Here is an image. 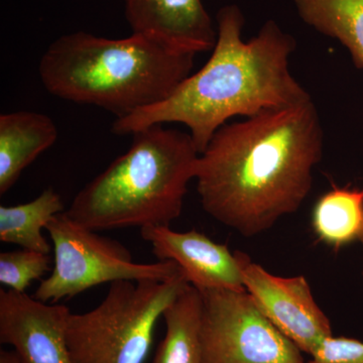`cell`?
Wrapping results in <instances>:
<instances>
[{
    "label": "cell",
    "instance_id": "obj_20",
    "mask_svg": "<svg viewBox=\"0 0 363 363\" xmlns=\"http://www.w3.org/2000/svg\"><path fill=\"white\" fill-rule=\"evenodd\" d=\"M360 242H362V247H363V235L362 236V238H360ZM362 276H363V272H362Z\"/></svg>",
    "mask_w": 363,
    "mask_h": 363
},
{
    "label": "cell",
    "instance_id": "obj_11",
    "mask_svg": "<svg viewBox=\"0 0 363 363\" xmlns=\"http://www.w3.org/2000/svg\"><path fill=\"white\" fill-rule=\"evenodd\" d=\"M133 33L152 35L183 51L213 50L217 30L201 0H124Z\"/></svg>",
    "mask_w": 363,
    "mask_h": 363
},
{
    "label": "cell",
    "instance_id": "obj_4",
    "mask_svg": "<svg viewBox=\"0 0 363 363\" xmlns=\"http://www.w3.org/2000/svg\"><path fill=\"white\" fill-rule=\"evenodd\" d=\"M88 183L65 213L94 231L169 226L180 217L200 152L190 133L156 124Z\"/></svg>",
    "mask_w": 363,
    "mask_h": 363
},
{
    "label": "cell",
    "instance_id": "obj_12",
    "mask_svg": "<svg viewBox=\"0 0 363 363\" xmlns=\"http://www.w3.org/2000/svg\"><path fill=\"white\" fill-rule=\"evenodd\" d=\"M58 138L52 118L33 111L0 116V195L6 194L23 169Z\"/></svg>",
    "mask_w": 363,
    "mask_h": 363
},
{
    "label": "cell",
    "instance_id": "obj_9",
    "mask_svg": "<svg viewBox=\"0 0 363 363\" xmlns=\"http://www.w3.org/2000/svg\"><path fill=\"white\" fill-rule=\"evenodd\" d=\"M71 311L16 291L0 290V342L23 363H72L67 344Z\"/></svg>",
    "mask_w": 363,
    "mask_h": 363
},
{
    "label": "cell",
    "instance_id": "obj_14",
    "mask_svg": "<svg viewBox=\"0 0 363 363\" xmlns=\"http://www.w3.org/2000/svg\"><path fill=\"white\" fill-rule=\"evenodd\" d=\"M312 228L318 240L339 250L363 235V189L337 187L317 200Z\"/></svg>",
    "mask_w": 363,
    "mask_h": 363
},
{
    "label": "cell",
    "instance_id": "obj_3",
    "mask_svg": "<svg viewBox=\"0 0 363 363\" xmlns=\"http://www.w3.org/2000/svg\"><path fill=\"white\" fill-rule=\"evenodd\" d=\"M195 56L152 35L114 40L77 32L50 45L39 73L54 96L119 119L171 96L192 74Z\"/></svg>",
    "mask_w": 363,
    "mask_h": 363
},
{
    "label": "cell",
    "instance_id": "obj_17",
    "mask_svg": "<svg viewBox=\"0 0 363 363\" xmlns=\"http://www.w3.org/2000/svg\"><path fill=\"white\" fill-rule=\"evenodd\" d=\"M49 255L21 248L0 253V283L9 290L26 293L33 281L51 271Z\"/></svg>",
    "mask_w": 363,
    "mask_h": 363
},
{
    "label": "cell",
    "instance_id": "obj_7",
    "mask_svg": "<svg viewBox=\"0 0 363 363\" xmlns=\"http://www.w3.org/2000/svg\"><path fill=\"white\" fill-rule=\"evenodd\" d=\"M200 292L203 363H305L302 351L264 316L247 290Z\"/></svg>",
    "mask_w": 363,
    "mask_h": 363
},
{
    "label": "cell",
    "instance_id": "obj_5",
    "mask_svg": "<svg viewBox=\"0 0 363 363\" xmlns=\"http://www.w3.org/2000/svg\"><path fill=\"white\" fill-rule=\"evenodd\" d=\"M182 272L166 281H116L94 309L70 314L72 363H145L164 310L189 285Z\"/></svg>",
    "mask_w": 363,
    "mask_h": 363
},
{
    "label": "cell",
    "instance_id": "obj_8",
    "mask_svg": "<svg viewBox=\"0 0 363 363\" xmlns=\"http://www.w3.org/2000/svg\"><path fill=\"white\" fill-rule=\"evenodd\" d=\"M245 290L260 311L286 338L310 357L325 338L333 335L329 318L318 306L304 276H274L236 250Z\"/></svg>",
    "mask_w": 363,
    "mask_h": 363
},
{
    "label": "cell",
    "instance_id": "obj_19",
    "mask_svg": "<svg viewBox=\"0 0 363 363\" xmlns=\"http://www.w3.org/2000/svg\"><path fill=\"white\" fill-rule=\"evenodd\" d=\"M0 363H23L16 351H0Z\"/></svg>",
    "mask_w": 363,
    "mask_h": 363
},
{
    "label": "cell",
    "instance_id": "obj_18",
    "mask_svg": "<svg viewBox=\"0 0 363 363\" xmlns=\"http://www.w3.org/2000/svg\"><path fill=\"white\" fill-rule=\"evenodd\" d=\"M307 363H363V342L354 338H325Z\"/></svg>",
    "mask_w": 363,
    "mask_h": 363
},
{
    "label": "cell",
    "instance_id": "obj_16",
    "mask_svg": "<svg viewBox=\"0 0 363 363\" xmlns=\"http://www.w3.org/2000/svg\"><path fill=\"white\" fill-rule=\"evenodd\" d=\"M58 193L47 189L33 201L16 206H0V240L26 250L49 255L51 245L43 235L50 221L64 212Z\"/></svg>",
    "mask_w": 363,
    "mask_h": 363
},
{
    "label": "cell",
    "instance_id": "obj_13",
    "mask_svg": "<svg viewBox=\"0 0 363 363\" xmlns=\"http://www.w3.org/2000/svg\"><path fill=\"white\" fill-rule=\"evenodd\" d=\"M201 292L189 285L164 310L166 334L152 363H203Z\"/></svg>",
    "mask_w": 363,
    "mask_h": 363
},
{
    "label": "cell",
    "instance_id": "obj_2",
    "mask_svg": "<svg viewBox=\"0 0 363 363\" xmlns=\"http://www.w3.org/2000/svg\"><path fill=\"white\" fill-rule=\"evenodd\" d=\"M216 21L218 35L207 63L164 101L116 119L112 125L116 135L182 123L202 154L214 133L233 117H252L312 99L291 73L296 40L276 21H267L257 37L245 42L240 7H221Z\"/></svg>",
    "mask_w": 363,
    "mask_h": 363
},
{
    "label": "cell",
    "instance_id": "obj_6",
    "mask_svg": "<svg viewBox=\"0 0 363 363\" xmlns=\"http://www.w3.org/2000/svg\"><path fill=\"white\" fill-rule=\"evenodd\" d=\"M54 248L52 274L40 281L33 297L58 303L88 289L116 281H166L182 269L172 260L140 264L128 247L97 231L86 228L62 212L45 226Z\"/></svg>",
    "mask_w": 363,
    "mask_h": 363
},
{
    "label": "cell",
    "instance_id": "obj_15",
    "mask_svg": "<svg viewBox=\"0 0 363 363\" xmlns=\"http://www.w3.org/2000/svg\"><path fill=\"white\" fill-rule=\"evenodd\" d=\"M298 16L318 33L338 40L363 69V0H294Z\"/></svg>",
    "mask_w": 363,
    "mask_h": 363
},
{
    "label": "cell",
    "instance_id": "obj_1",
    "mask_svg": "<svg viewBox=\"0 0 363 363\" xmlns=\"http://www.w3.org/2000/svg\"><path fill=\"white\" fill-rule=\"evenodd\" d=\"M323 147L312 99L224 124L198 159L203 209L245 238L266 233L302 206Z\"/></svg>",
    "mask_w": 363,
    "mask_h": 363
},
{
    "label": "cell",
    "instance_id": "obj_10",
    "mask_svg": "<svg viewBox=\"0 0 363 363\" xmlns=\"http://www.w3.org/2000/svg\"><path fill=\"white\" fill-rule=\"evenodd\" d=\"M140 234L159 260L176 262L198 290H245L240 262L226 245L196 230L178 233L169 226L143 227Z\"/></svg>",
    "mask_w": 363,
    "mask_h": 363
}]
</instances>
